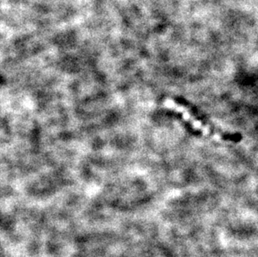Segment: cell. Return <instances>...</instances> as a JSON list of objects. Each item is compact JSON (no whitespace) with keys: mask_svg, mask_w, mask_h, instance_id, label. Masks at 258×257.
<instances>
[{"mask_svg":"<svg viewBox=\"0 0 258 257\" xmlns=\"http://www.w3.org/2000/svg\"><path fill=\"white\" fill-rule=\"evenodd\" d=\"M165 106L168 109H172L174 111L180 113L185 121H187L197 131H200L202 135L208 136L210 138L216 140V141H227V140L232 141L231 139L227 138V136L224 134L217 132L212 128V127L209 126L208 124H204L185 105L175 102V100H171V99H167L165 101Z\"/></svg>","mask_w":258,"mask_h":257,"instance_id":"6da1fadb","label":"cell"}]
</instances>
